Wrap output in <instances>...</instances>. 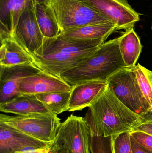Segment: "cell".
Returning a JSON list of instances; mask_svg holds the SVG:
<instances>
[{
  "instance_id": "20",
  "label": "cell",
  "mask_w": 152,
  "mask_h": 153,
  "mask_svg": "<svg viewBox=\"0 0 152 153\" xmlns=\"http://www.w3.org/2000/svg\"><path fill=\"white\" fill-rule=\"evenodd\" d=\"M71 92L56 91L34 95L52 113L59 115L68 111Z\"/></svg>"
},
{
  "instance_id": "19",
  "label": "cell",
  "mask_w": 152,
  "mask_h": 153,
  "mask_svg": "<svg viewBox=\"0 0 152 153\" xmlns=\"http://www.w3.org/2000/svg\"><path fill=\"white\" fill-rule=\"evenodd\" d=\"M1 44L6 48V55L0 65L10 66L27 63L34 64V59L24 47L12 36L0 37Z\"/></svg>"
},
{
  "instance_id": "27",
  "label": "cell",
  "mask_w": 152,
  "mask_h": 153,
  "mask_svg": "<svg viewBox=\"0 0 152 153\" xmlns=\"http://www.w3.org/2000/svg\"><path fill=\"white\" fill-rule=\"evenodd\" d=\"M131 139V145H132V150L133 153H151L147 150L143 148L141 146L138 144L134 140Z\"/></svg>"
},
{
  "instance_id": "2",
  "label": "cell",
  "mask_w": 152,
  "mask_h": 153,
  "mask_svg": "<svg viewBox=\"0 0 152 153\" xmlns=\"http://www.w3.org/2000/svg\"><path fill=\"white\" fill-rule=\"evenodd\" d=\"M119 37L102 44L90 56L60 77L71 86L94 81H106L126 67L120 51Z\"/></svg>"
},
{
  "instance_id": "13",
  "label": "cell",
  "mask_w": 152,
  "mask_h": 153,
  "mask_svg": "<svg viewBox=\"0 0 152 153\" xmlns=\"http://www.w3.org/2000/svg\"><path fill=\"white\" fill-rule=\"evenodd\" d=\"M104 43V41L100 39H71L59 35L54 38H44L42 50L38 55L53 53L80 54L89 53L97 50Z\"/></svg>"
},
{
  "instance_id": "29",
  "label": "cell",
  "mask_w": 152,
  "mask_h": 153,
  "mask_svg": "<svg viewBox=\"0 0 152 153\" xmlns=\"http://www.w3.org/2000/svg\"><path fill=\"white\" fill-rule=\"evenodd\" d=\"M6 55V48L4 44H1L0 48V62L3 61Z\"/></svg>"
},
{
  "instance_id": "7",
  "label": "cell",
  "mask_w": 152,
  "mask_h": 153,
  "mask_svg": "<svg viewBox=\"0 0 152 153\" xmlns=\"http://www.w3.org/2000/svg\"><path fill=\"white\" fill-rule=\"evenodd\" d=\"M117 25L116 30L133 28L140 20L138 13L126 0H79Z\"/></svg>"
},
{
  "instance_id": "18",
  "label": "cell",
  "mask_w": 152,
  "mask_h": 153,
  "mask_svg": "<svg viewBox=\"0 0 152 153\" xmlns=\"http://www.w3.org/2000/svg\"><path fill=\"white\" fill-rule=\"evenodd\" d=\"M119 46L126 67L135 66L142 46L134 28L126 30L123 35L119 37Z\"/></svg>"
},
{
  "instance_id": "24",
  "label": "cell",
  "mask_w": 152,
  "mask_h": 153,
  "mask_svg": "<svg viewBox=\"0 0 152 153\" xmlns=\"http://www.w3.org/2000/svg\"><path fill=\"white\" fill-rule=\"evenodd\" d=\"M114 153H133L130 132H126L113 137Z\"/></svg>"
},
{
  "instance_id": "16",
  "label": "cell",
  "mask_w": 152,
  "mask_h": 153,
  "mask_svg": "<svg viewBox=\"0 0 152 153\" xmlns=\"http://www.w3.org/2000/svg\"><path fill=\"white\" fill-rule=\"evenodd\" d=\"M0 111L1 112L20 116L52 113L34 95L24 94H20L8 101L0 103Z\"/></svg>"
},
{
  "instance_id": "5",
  "label": "cell",
  "mask_w": 152,
  "mask_h": 153,
  "mask_svg": "<svg viewBox=\"0 0 152 153\" xmlns=\"http://www.w3.org/2000/svg\"><path fill=\"white\" fill-rule=\"evenodd\" d=\"M0 121L36 139L54 143L60 126V119L52 113L10 116L0 115Z\"/></svg>"
},
{
  "instance_id": "23",
  "label": "cell",
  "mask_w": 152,
  "mask_h": 153,
  "mask_svg": "<svg viewBox=\"0 0 152 153\" xmlns=\"http://www.w3.org/2000/svg\"><path fill=\"white\" fill-rule=\"evenodd\" d=\"M113 136L104 137L91 136V153H114Z\"/></svg>"
},
{
  "instance_id": "32",
  "label": "cell",
  "mask_w": 152,
  "mask_h": 153,
  "mask_svg": "<svg viewBox=\"0 0 152 153\" xmlns=\"http://www.w3.org/2000/svg\"><path fill=\"white\" fill-rule=\"evenodd\" d=\"M151 29H152V27H151Z\"/></svg>"
},
{
  "instance_id": "11",
  "label": "cell",
  "mask_w": 152,
  "mask_h": 153,
  "mask_svg": "<svg viewBox=\"0 0 152 153\" xmlns=\"http://www.w3.org/2000/svg\"><path fill=\"white\" fill-rule=\"evenodd\" d=\"M73 86L60 77L42 71L22 79L19 90L21 94L35 95L56 91H70Z\"/></svg>"
},
{
  "instance_id": "28",
  "label": "cell",
  "mask_w": 152,
  "mask_h": 153,
  "mask_svg": "<svg viewBox=\"0 0 152 153\" xmlns=\"http://www.w3.org/2000/svg\"><path fill=\"white\" fill-rule=\"evenodd\" d=\"M52 146L42 149H32V150H26L21 152H17L15 153H49Z\"/></svg>"
},
{
  "instance_id": "10",
  "label": "cell",
  "mask_w": 152,
  "mask_h": 153,
  "mask_svg": "<svg viewBox=\"0 0 152 153\" xmlns=\"http://www.w3.org/2000/svg\"><path fill=\"white\" fill-rule=\"evenodd\" d=\"M53 144L36 139L0 121V153L47 148Z\"/></svg>"
},
{
  "instance_id": "30",
  "label": "cell",
  "mask_w": 152,
  "mask_h": 153,
  "mask_svg": "<svg viewBox=\"0 0 152 153\" xmlns=\"http://www.w3.org/2000/svg\"><path fill=\"white\" fill-rule=\"evenodd\" d=\"M49 153H67L63 149L57 147V146H52L51 148Z\"/></svg>"
},
{
  "instance_id": "4",
  "label": "cell",
  "mask_w": 152,
  "mask_h": 153,
  "mask_svg": "<svg viewBox=\"0 0 152 153\" xmlns=\"http://www.w3.org/2000/svg\"><path fill=\"white\" fill-rule=\"evenodd\" d=\"M107 86L130 111L138 115L152 110L144 96L133 67H125L106 80Z\"/></svg>"
},
{
  "instance_id": "6",
  "label": "cell",
  "mask_w": 152,
  "mask_h": 153,
  "mask_svg": "<svg viewBox=\"0 0 152 153\" xmlns=\"http://www.w3.org/2000/svg\"><path fill=\"white\" fill-rule=\"evenodd\" d=\"M91 138L84 118L71 115L61 123L53 145L67 153H91Z\"/></svg>"
},
{
  "instance_id": "31",
  "label": "cell",
  "mask_w": 152,
  "mask_h": 153,
  "mask_svg": "<svg viewBox=\"0 0 152 153\" xmlns=\"http://www.w3.org/2000/svg\"><path fill=\"white\" fill-rule=\"evenodd\" d=\"M35 3H44L45 4L47 3L49 0H35Z\"/></svg>"
},
{
  "instance_id": "8",
  "label": "cell",
  "mask_w": 152,
  "mask_h": 153,
  "mask_svg": "<svg viewBox=\"0 0 152 153\" xmlns=\"http://www.w3.org/2000/svg\"><path fill=\"white\" fill-rule=\"evenodd\" d=\"M11 36L30 54L40 53L44 38L37 21L35 8L23 12Z\"/></svg>"
},
{
  "instance_id": "9",
  "label": "cell",
  "mask_w": 152,
  "mask_h": 153,
  "mask_svg": "<svg viewBox=\"0 0 152 153\" xmlns=\"http://www.w3.org/2000/svg\"><path fill=\"white\" fill-rule=\"evenodd\" d=\"M41 71L31 63L10 66L0 65V103L21 94L19 86L22 79Z\"/></svg>"
},
{
  "instance_id": "15",
  "label": "cell",
  "mask_w": 152,
  "mask_h": 153,
  "mask_svg": "<svg viewBox=\"0 0 152 153\" xmlns=\"http://www.w3.org/2000/svg\"><path fill=\"white\" fill-rule=\"evenodd\" d=\"M106 81H94L74 85L68 111H80L89 107L103 92Z\"/></svg>"
},
{
  "instance_id": "17",
  "label": "cell",
  "mask_w": 152,
  "mask_h": 153,
  "mask_svg": "<svg viewBox=\"0 0 152 153\" xmlns=\"http://www.w3.org/2000/svg\"><path fill=\"white\" fill-rule=\"evenodd\" d=\"M117 29L112 22L86 25L68 30L60 35L68 39L85 40L100 39L105 41Z\"/></svg>"
},
{
  "instance_id": "14",
  "label": "cell",
  "mask_w": 152,
  "mask_h": 153,
  "mask_svg": "<svg viewBox=\"0 0 152 153\" xmlns=\"http://www.w3.org/2000/svg\"><path fill=\"white\" fill-rule=\"evenodd\" d=\"M35 4V0H0V36H12L21 14Z\"/></svg>"
},
{
  "instance_id": "12",
  "label": "cell",
  "mask_w": 152,
  "mask_h": 153,
  "mask_svg": "<svg viewBox=\"0 0 152 153\" xmlns=\"http://www.w3.org/2000/svg\"><path fill=\"white\" fill-rule=\"evenodd\" d=\"M95 51L80 54L53 53L43 55L32 54L31 56L34 64L40 70L60 77L61 74L76 66Z\"/></svg>"
},
{
  "instance_id": "25",
  "label": "cell",
  "mask_w": 152,
  "mask_h": 153,
  "mask_svg": "<svg viewBox=\"0 0 152 153\" xmlns=\"http://www.w3.org/2000/svg\"><path fill=\"white\" fill-rule=\"evenodd\" d=\"M135 131L143 132L152 136V110L139 115L130 132Z\"/></svg>"
},
{
  "instance_id": "26",
  "label": "cell",
  "mask_w": 152,
  "mask_h": 153,
  "mask_svg": "<svg viewBox=\"0 0 152 153\" xmlns=\"http://www.w3.org/2000/svg\"><path fill=\"white\" fill-rule=\"evenodd\" d=\"M131 138L143 148L152 153V136L143 132H130Z\"/></svg>"
},
{
  "instance_id": "22",
  "label": "cell",
  "mask_w": 152,
  "mask_h": 153,
  "mask_svg": "<svg viewBox=\"0 0 152 153\" xmlns=\"http://www.w3.org/2000/svg\"><path fill=\"white\" fill-rule=\"evenodd\" d=\"M133 69L140 89L152 109V71L139 64Z\"/></svg>"
},
{
  "instance_id": "3",
  "label": "cell",
  "mask_w": 152,
  "mask_h": 153,
  "mask_svg": "<svg viewBox=\"0 0 152 153\" xmlns=\"http://www.w3.org/2000/svg\"><path fill=\"white\" fill-rule=\"evenodd\" d=\"M45 4L61 33L86 25L112 22L79 0H49Z\"/></svg>"
},
{
  "instance_id": "21",
  "label": "cell",
  "mask_w": 152,
  "mask_h": 153,
  "mask_svg": "<svg viewBox=\"0 0 152 153\" xmlns=\"http://www.w3.org/2000/svg\"><path fill=\"white\" fill-rule=\"evenodd\" d=\"M35 12L37 24L44 38H54L61 33L59 27L47 10L46 4L35 3Z\"/></svg>"
},
{
  "instance_id": "1",
  "label": "cell",
  "mask_w": 152,
  "mask_h": 153,
  "mask_svg": "<svg viewBox=\"0 0 152 153\" xmlns=\"http://www.w3.org/2000/svg\"><path fill=\"white\" fill-rule=\"evenodd\" d=\"M139 115L126 107L106 86L85 116L91 136H114L130 132Z\"/></svg>"
}]
</instances>
